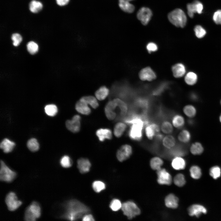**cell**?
<instances>
[{
    "instance_id": "cell-3",
    "label": "cell",
    "mask_w": 221,
    "mask_h": 221,
    "mask_svg": "<svg viewBox=\"0 0 221 221\" xmlns=\"http://www.w3.org/2000/svg\"><path fill=\"white\" fill-rule=\"evenodd\" d=\"M41 215V208L38 204L33 202L26 209L25 213V219L27 221H35Z\"/></svg>"
},
{
    "instance_id": "cell-35",
    "label": "cell",
    "mask_w": 221,
    "mask_h": 221,
    "mask_svg": "<svg viewBox=\"0 0 221 221\" xmlns=\"http://www.w3.org/2000/svg\"><path fill=\"white\" fill-rule=\"evenodd\" d=\"M161 129L164 133L166 134H171L173 131L172 124L167 120L162 122L161 125Z\"/></svg>"
},
{
    "instance_id": "cell-49",
    "label": "cell",
    "mask_w": 221,
    "mask_h": 221,
    "mask_svg": "<svg viewBox=\"0 0 221 221\" xmlns=\"http://www.w3.org/2000/svg\"><path fill=\"white\" fill-rule=\"evenodd\" d=\"M213 20L216 24H221V10H218L214 13Z\"/></svg>"
},
{
    "instance_id": "cell-25",
    "label": "cell",
    "mask_w": 221,
    "mask_h": 221,
    "mask_svg": "<svg viewBox=\"0 0 221 221\" xmlns=\"http://www.w3.org/2000/svg\"><path fill=\"white\" fill-rule=\"evenodd\" d=\"M126 128V124L122 122H119L115 125L114 130V135L117 138L121 137Z\"/></svg>"
},
{
    "instance_id": "cell-24",
    "label": "cell",
    "mask_w": 221,
    "mask_h": 221,
    "mask_svg": "<svg viewBox=\"0 0 221 221\" xmlns=\"http://www.w3.org/2000/svg\"><path fill=\"white\" fill-rule=\"evenodd\" d=\"M162 142L163 146L168 149H171L174 147L176 143L175 138L171 135L165 136L162 139Z\"/></svg>"
},
{
    "instance_id": "cell-12",
    "label": "cell",
    "mask_w": 221,
    "mask_h": 221,
    "mask_svg": "<svg viewBox=\"0 0 221 221\" xmlns=\"http://www.w3.org/2000/svg\"><path fill=\"white\" fill-rule=\"evenodd\" d=\"M188 14L191 18H192L194 13H197L201 14L203 10V6L202 4L198 1H195L192 3H189L187 5Z\"/></svg>"
},
{
    "instance_id": "cell-19",
    "label": "cell",
    "mask_w": 221,
    "mask_h": 221,
    "mask_svg": "<svg viewBox=\"0 0 221 221\" xmlns=\"http://www.w3.org/2000/svg\"><path fill=\"white\" fill-rule=\"evenodd\" d=\"M178 198L173 194L168 195L165 199V205L169 208H176L178 206Z\"/></svg>"
},
{
    "instance_id": "cell-48",
    "label": "cell",
    "mask_w": 221,
    "mask_h": 221,
    "mask_svg": "<svg viewBox=\"0 0 221 221\" xmlns=\"http://www.w3.org/2000/svg\"><path fill=\"white\" fill-rule=\"evenodd\" d=\"M137 105L142 108H146L148 107L147 101L144 99H139L136 101Z\"/></svg>"
},
{
    "instance_id": "cell-18",
    "label": "cell",
    "mask_w": 221,
    "mask_h": 221,
    "mask_svg": "<svg viewBox=\"0 0 221 221\" xmlns=\"http://www.w3.org/2000/svg\"><path fill=\"white\" fill-rule=\"evenodd\" d=\"M77 163V167L81 173H84L89 171L91 164L88 159L81 158L78 160Z\"/></svg>"
},
{
    "instance_id": "cell-11",
    "label": "cell",
    "mask_w": 221,
    "mask_h": 221,
    "mask_svg": "<svg viewBox=\"0 0 221 221\" xmlns=\"http://www.w3.org/2000/svg\"><path fill=\"white\" fill-rule=\"evenodd\" d=\"M118 106L115 99L109 101L107 104L104 110L106 115L108 119L113 120L116 118V114L114 110Z\"/></svg>"
},
{
    "instance_id": "cell-13",
    "label": "cell",
    "mask_w": 221,
    "mask_h": 221,
    "mask_svg": "<svg viewBox=\"0 0 221 221\" xmlns=\"http://www.w3.org/2000/svg\"><path fill=\"white\" fill-rule=\"evenodd\" d=\"M139 76L142 80L149 81L155 79L156 77L155 72L149 67L142 69L140 72Z\"/></svg>"
},
{
    "instance_id": "cell-33",
    "label": "cell",
    "mask_w": 221,
    "mask_h": 221,
    "mask_svg": "<svg viewBox=\"0 0 221 221\" xmlns=\"http://www.w3.org/2000/svg\"><path fill=\"white\" fill-rule=\"evenodd\" d=\"M191 152L194 155H199L204 151V148L202 144L198 142H196L192 144L190 148Z\"/></svg>"
},
{
    "instance_id": "cell-44",
    "label": "cell",
    "mask_w": 221,
    "mask_h": 221,
    "mask_svg": "<svg viewBox=\"0 0 221 221\" xmlns=\"http://www.w3.org/2000/svg\"><path fill=\"white\" fill-rule=\"evenodd\" d=\"M122 204L121 201L118 199H114L111 202L110 207L114 211H117L121 208Z\"/></svg>"
},
{
    "instance_id": "cell-39",
    "label": "cell",
    "mask_w": 221,
    "mask_h": 221,
    "mask_svg": "<svg viewBox=\"0 0 221 221\" xmlns=\"http://www.w3.org/2000/svg\"><path fill=\"white\" fill-rule=\"evenodd\" d=\"M191 176L194 179H198L201 176V175L200 168L196 166H192L190 169Z\"/></svg>"
},
{
    "instance_id": "cell-46",
    "label": "cell",
    "mask_w": 221,
    "mask_h": 221,
    "mask_svg": "<svg viewBox=\"0 0 221 221\" xmlns=\"http://www.w3.org/2000/svg\"><path fill=\"white\" fill-rule=\"evenodd\" d=\"M210 174L214 179L218 178L221 175V170L220 168L217 166L212 167L210 170Z\"/></svg>"
},
{
    "instance_id": "cell-26",
    "label": "cell",
    "mask_w": 221,
    "mask_h": 221,
    "mask_svg": "<svg viewBox=\"0 0 221 221\" xmlns=\"http://www.w3.org/2000/svg\"><path fill=\"white\" fill-rule=\"evenodd\" d=\"M172 122L174 126L178 129L183 127L185 123L184 118L179 114H176L173 116L172 118Z\"/></svg>"
},
{
    "instance_id": "cell-58",
    "label": "cell",
    "mask_w": 221,
    "mask_h": 221,
    "mask_svg": "<svg viewBox=\"0 0 221 221\" xmlns=\"http://www.w3.org/2000/svg\"><path fill=\"white\" fill-rule=\"evenodd\" d=\"M220 103H221V102H220Z\"/></svg>"
},
{
    "instance_id": "cell-47",
    "label": "cell",
    "mask_w": 221,
    "mask_h": 221,
    "mask_svg": "<svg viewBox=\"0 0 221 221\" xmlns=\"http://www.w3.org/2000/svg\"><path fill=\"white\" fill-rule=\"evenodd\" d=\"M11 39L13 41V45L15 46H18L22 41L21 36L18 33H15L12 35Z\"/></svg>"
},
{
    "instance_id": "cell-32",
    "label": "cell",
    "mask_w": 221,
    "mask_h": 221,
    "mask_svg": "<svg viewBox=\"0 0 221 221\" xmlns=\"http://www.w3.org/2000/svg\"><path fill=\"white\" fill-rule=\"evenodd\" d=\"M162 160L158 157H154L152 158L150 161L151 168L153 170L157 171L160 169L163 164Z\"/></svg>"
},
{
    "instance_id": "cell-53",
    "label": "cell",
    "mask_w": 221,
    "mask_h": 221,
    "mask_svg": "<svg viewBox=\"0 0 221 221\" xmlns=\"http://www.w3.org/2000/svg\"><path fill=\"white\" fill-rule=\"evenodd\" d=\"M57 4L59 6H62L66 5L69 0H56Z\"/></svg>"
},
{
    "instance_id": "cell-4",
    "label": "cell",
    "mask_w": 221,
    "mask_h": 221,
    "mask_svg": "<svg viewBox=\"0 0 221 221\" xmlns=\"http://www.w3.org/2000/svg\"><path fill=\"white\" fill-rule=\"evenodd\" d=\"M122 210L124 214L128 219H131L139 215L141 211L139 208L134 202L128 201L122 204Z\"/></svg>"
},
{
    "instance_id": "cell-21",
    "label": "cell",
    "mask_w": 221,
    "mask_h": 221,
    "mask_svg": "<svg viewBox=\"0 0 221 221\" xmlns=\"http://www.w3.org/2000/svg\"><path fill=\"white\" fill-rule=\"evenodd\" d=\"M15 145L14 142L6 138L1 142L0 147L5 153H8L12 151Z\"/></svg>"
},
{
    "instance_id": "cell-28",
    "label": "cell",
    "mask_w": 221,
    "mask_h": 221,
    "mask_svg": "<svg viewBox=\"0 0 221 221\" xmlns=\"http://www.w3.org/2000/svg\"><path fill=\"white\" fill-rule=\"evenodd\" d=\"M119 6L122 10L128 13H133L135 9L134 6L129 2H119Z\"/></svg>"
},
{
    "instance_id": "cell-51",
    "label": "cell",
    "mask_w": 221,
    "mask_h": 221,
    "mask_svg": "<svg viewBox=\"0 0 221 221\" xmlns=\"http://www.w3.org/2000/svg\"><path fill=\"white\" fill-rule=\"evenodd\" d=\"M166 86L165 84H163L161 85L157 89L154 91L153 94L154 95H158L160 94L166 88Z\"/></svg>"
},
{
    "instance_id": "cell-37",
    "label": "cell",
    "mask_w": 221,
    "mask_h": 221,
    "mask_svg": "<svg viewBox=\"0 0 221 221\" xmlns=\"http://www.w3.org/2000/svg\"><path fill=\"white\" fill-rule=\"evenodd\" d=\"M45 110L46 114L50 116H53L57 112V107L54 104H51L46 105L45 107Z\"/></svg>"
},
{
    "instance_id": "cell-30",
    "label": "cell",
    "mask_w": 221,
    "mask_h": 221,
    "mask_svg": "<svg viewBox=\"0 0 221 221\" xmlns=\"http://www.w3.org/2000/svg\"><path fill=\"white\" fill-rule=\"evenodd\" d=\"M197 79L196 74L194 72H188L184 78V80L187 84L189 85H193L196 83Z\"/></svg>"
},
{
    "instance_id": "cell-42",
    "label": "cell",
    "mask_w": 221,
    "mask_h": 221,
    "mask_svg": "<svg viewBox=\"0 0 221 221\" xmlns=\"http://www.w3.org/2000/svg\"><path fill=\"white\" fill-rule=\"evenodd\" d=\"M27 48L28 51L31 54H35L38 50V45L33 41H30L28 43Z\"/></svg>"
},
{
    "instance_id": "cell-15",
    "label": "cell",
    "mask_w": 221,
    "mask_h": 221,
    "mask_svg": "<svg viewBox=\"0 0 221 221\" xmlns=\"http://www.w3.org/2000/svg\"><path fill=\"white\" fill-rule=\"evenodd\" d=\"M75 109L77 111L83 114L88 115L91 113V110L88 104L81 99L76 103Z\"/></svg>"
},
{
    "instance_id": "cell-14",
    "label": "cell",
    "mask_w": 221,
    "mask_h": 221,
    "mask_svg": "<svg viewBox=\"0 0 221 221\" xmlns=\"http://www.w3.org/2000/svg\"><path fill=\"white\" fill-rule=\"evenodd\" d=\"M159 131V126L155 123L147 124L145 129V135L149 140L152 139L155 136L156 133H158Z\"/></svg>"
},
{
    "instance_id": "cell-54",
    "label": "cell",
    "mask_w": 221,
    "mask_h": 221,
    "mask_svg": "<svg viewBox=\"0 0 221 221\" xmlns=\"http://www.w3.org/2000/svg\"><path fill=\"white\" fill-rule=\"evenodd\" d=\"M156 139L158 141H160L163 138V135L160 133H158L156 134Z\"/></svg>"
},
{
    "instance_id": "cell-43",
    "label": "cell",
    "mask_w": 221,
    "mask_h": 221,
    "mask_svg": "<svg viewBox=\"0 0 221 221\" xmlns=\"http://www.w3.org/2000/svg\"><path fill=\"white\" fill-rule=\"evenodd\" d=\"M92 187L95 192H99L105 189V185L102 181H95L93 182Z\"/></svg>"
},
{
    "instance_id": "cell-34",
    "label": "cell",
    "mask_w": 221,
    "mask_h": 221,
    "mask_svg": "<svg viewBox=\"0 0 221 221\" xmlns=\"http://www.w3.org/2000/svg\"><path fill=\"white\" fill-rule=\"evenodd\" d=\"M27 146L29 149L33 152L37 151L39 148V145L37 140L33 138H31L28 141Z\"/></svg>"
},
{
    "instance_id": "cell-50",
    "label": "cell",
    "mask_w": 221,
    "mask_h": 221,
    "mask_svg": "<svg viewBox=\"0 0 221 221\" xmlns=\"http://www.w3.org/2000/svg\"><path fill=\"white\" fill-rule=\"evenodd\" d=\"M146 48L149 52H155L157 49V46L156 44L153 42H150L147 45Z\"/></svg>"
},
{
    "instance_id": "cell-16",
    "label": "cell",
    "mask_w": 221,
    "mask_h": 221,
    "mask_svg": "<svg viewBox=\"0 0 221 221\" xmlns=\"http://www.w3.org/2000/svg\"><path fill=\"white\" fill-rule=\"evenodd\" d=\"M96 134L99 141L102 142L106 139L110 140L112 138V131L107 128L99 129L96 131Z\"/></svg>"
},
{
    "instance_id": "cell-52",
    "label": "cell",
    "mask_w": 221,
    "mask_h": 221,
    "mask_svg": "<svg viewBox=\"0 0 221 221\" xmlns=\"http://www.w3.org/2000/svg\"><path fill=\"white\" fill-rule=\"evenodd\" d=\"M82 220L83 221H94L95 219L92 215L87 214L83 216Z\"/></svg>"
},
{
    "instance_id": "cell-57",
    "label": "cell",
    "mask_w": 221,
    "mask_h": 221,
    "mask_svg": "<svg viewBox=\"0 0 221 221\" xmlns=\"http://www.w3.org/2000/svg\"><path fill=\"white\" fill-rule=\"evenodd\" d=\"M219 120H220V122H221V114L220 116V117H219Z\"/></svg>"
},
{
    "instance_id": "cell-10",
    "label": "cell",
    "mask_w": 221,
    "mask_h": 221,
    "mask_svg": "<svg viewBox=\"0 0 221 221\" xmlns=\"http://www.w3.org/2000/svg\"><path fill=\"white\" fill-rule=\"evenodd\" d=\"M157 181L161 184L169 185L172 182V177L170 174L165 169H161L157 170Z\"/></svg>"
},
{
    "instance_id": "cell-9",
    "label": "cell",
    "mask_w": 221,
    "mask_h": 221,
    "mask_svg": "<svg viewBox=\"0 0 221 221\" xmlns=\"http://www.w3.org/2000/svg\"><path fill=\"white\" fill-rule=\"evenodd\" d=\"M152 15L151 10L149 8L142 7L137 12V17L144 25L148 24Z\"/></svg>"
},
{
    "instance_id": "cell-8",
    "label": "cell",
    "mask_w": 221,
    "mask_h": 221,
    "mask_svg": "<svg viewBox=\"0 0 221 221\" xmlns=\"http://www.w3.org/2000/svg\"><path fill=\"white\" fill-rule=\"evenodd\" d=\"M81 119L79 115H76L73 116L71 120H67L65 125L67 129L74 133L79 132L80 128Z\"/></svg>"
},
{
    "instance_id": "cell-23",
    "label": "cell",
    "mask_w": 221,
    "mask_h": 221,
    "mask_svg": "<svg viewBox=\"0 0 221 221\" xmlns=\"http://www.w3.org/2000/svg\"><path fill=\"white\" fill-rule=\"evenodd\" d=\"M186 163L184 159L180 157L174 158L172 162L173 167L176 170L183 169L185 167Z\"/></svg>"
},
{
    "instance_id": "cell-20",
    "label": "cell",
    "mask_w": 221,
    "mask_h": 221,
    "mask_svg": "<svg viewBox=\"0 0 221 221\" xmlns=\"http://www.w3.org/2000/svg\"><path fill=\"white\" fill-rule=\"evenodd\" d=\"M172 70L174 76L176 78L182 77L186 72L185 67L181 63H178L174 65L172 68Z\"/></svg>"
},
{
    "instance_id": "cell-40",
    "label": "cell",
    "mask_w": 221,
    "mask_h": 221,
    "mask_svg": "<svg viewBox=\"0 0 221 221\" xmlns=\"http://www.w3.org/2000/svg\"><path fill=\"white\" fill-rule=\"evenodd\" d=\"M173 181L175 184L178 187L183 186L186 182L184 176L181 173L177 174L175 176Z\"/></svg>"
},
{
    "instance_id": "cell-22",
    "label": "cell",
    "mask_w": 221,
    "mask_h": 221,
    "mask_svg": "<svg viewBox=\"0 0 221 221\" xmlns=\"http://www.w3.org/2000/svg\"><path fill=\"white\" fill-rule=\"evenodd\" d=\"M109 90L105 86L100 87L95 92L96 98L99 100L102 101L105 99L109 95Z\"/></svg>"
},
{
    "instance_id": "cell-7",
    "label": "cell",
    "mask_w": 221,
    "mask_h": 221,
    "mask_svg": "<svg viewBox=\"0 0 221 221\" xmlns=\"http://www.w3.org/2000/svg\"><path fill=\"white\" fill-rule=\"evenodd\" d=\"M132 153V148L131 146L129 144H125L118 150L116 157L119 161L122 162L129 158Z\"/></svg>"
},
{
    "instance_id": "cell-17",
    "label": "cell",
    "mask_w": 221,
    "mask_h": 221,
    "mask_svg": "<svg viewBox=\"0 0 221 221\" xmlns=\"http://www.w3.org/2000/svg\"><path fill=\"white\" fill-rule=\"evenodd\" d=\"M189 215L191 216H195L198 217L202 214H206L207 210L203 206L198 204H194L188 209Z\"/></svg>"
},
{
    "instance_id": "cell-38",
    "label": "cell",
    "mask_w": 221,
    "mask_h": 221,
    "mask_svg": "<svg viewBox=\"0 0 221 221\" xmlns=\"http://www.w3.org/2000/svg\"><path fill=\"white\" fill-rule=\"evenodd\" d=\"M118 106L119 108L120 114L122 115H125L127 113L128 107L126 103L118 98L115 99Z\"/></svg>"
},
{
    "instance_id": "cell-31",
    "label": "cell",
    "mask_w": 221,
    "mask_h": 221,
    "mask_svg": "<svg viewBox=\"0 0 221 221\" xmlns=\"http://www.w3.org/2000/svg\"><path fill=\"white\" fill-rule=\"evenodd\" d=\"M191 134L188 131L183 130L179 134L178 138L180 142L184 143H187L189 142L191 139Z\"/></svg>"
},
{
    "instance_id": "cell-2",
    "label": "cell",
    "mask_w": 221,
    "mask_h": 221,
    "mask_svg": "<svg viewBox=\"0 0 221 221\" xmlns=\"http://www.w3.org/2000/svg\"><path fill=\"white\" fill-rule=\"evenodd\" d=\"M168 17L169 21L177 27L183 28L186 25L187 19L184 12L180 9H176L170 12Z\"/></svg>"
},
{
    "instance_id": "cell-6",
    "label": "cell",
    "mask_w": 221,
    "mask_h": 221,
    "mask_svg": "<svg viewBox=\"0 0 221 221\" xmlns=\"http://www.w3.org/2000/svg\"><path fill=\"white\" fill-rule=\"evenodd\" d=\"M5 202L9 210L13 211L17 209L22 204V202L18 200L15 193L9 192L6 196Z\"/></svg>"
},
{
    "instance_id": "cell-55",
    "label": "cell",
    "mask_w": 221,
    "mask_h": 221,
    "mask_svg": "<svg viewBox=\"0 0 221 221\" xmlns=\"http://www.w3.org/2000/svg\"><path fill=\"white\" fill-rule=\"evenodd\" d=\"M190 98L193 100L195 101L197 100L198 99L197 95L194 93L190 95Z\"/></svg>"
},
{
    "instance_id": "cell-29",
    "label": "cell",
    "mask_w": 221,
    "mask_h": 221,
    "mask_svg": "<svg viewBox=\"0 0 221 221\" xmlns=\"http://www.w3.org/2000/svg\"><path fill=\"white\" fill-rule=\"evenodd\" d=\"M43 7L42 3L35 0L32 1L29 4L30 10L33 13H37L40 11Z\"/></svg>"
},
{
    "instance_id": "cell-36",
    "label": "cell",
    "mask_w": 221,
    "mask_h": 221,
    "mask_svg": "<svg viewBox=\"0 0 221 221\" xmlns=\"http://www.w3.org/2000/svg\"><path fill=\"white\" fill-rule=\"evenodd\" d=\"M183 112L184 114L189 118L194 117L196 114V110L195 108L192 105H187L183 108Z\"/></svg>"
},
{
    "instance_id": "cell-5",
    "label": "cell",
    "mask_w": 221,
    "mask_h": 221,
    "mask_svg": "<svg viewBox=\"0 0 221 221\" xmlns=\"http://www.w3.org/2000/svg\"><path fill=\"white\" fill-rule=\"evenodd\" d=\"M0 164V180L7 182L13 181L16 177V172L10 169L3 161H1Z\"/></svg>"
},
{
    "instance_id": "cell-45",
    "label": "cell",
    "mask_w": 221,
    "mask_h": 221,
    "mask_svg": "<svg viewBox=\"0 0 221 221\" xmlns=\"http://www.w3.org/2000/svg\"><path fill=\"white\" fill-rule=\"evenodd\" d=\"M194 31L196 37L199 38L204 37L206 33L205 30L200 25L196 26L194 28Z\"/></svg>"
},
{
    "instance_id": "cell-27",
    "label": "cell",
    "mask_w": 221,
    "mask_h": 221,
    "mask_svg": "<svg viewBox=\"0 0 221 221\" xmlns=\"http://www.w3.org/2000/svg\"><path fill=\"white\" fill-rule=\"evenodd\" d=\"M80 99L94 109L97 108L99 106V103L96 98L93 96H84Z\"/></svg>"
},
{
    "instance_id": "cell-41",
    "label": "cell",
    "mask_w": 221,
    "mask_h": 221,
    "mask_svg": "<svg viewBox=\"0 0 221 221\" xmlns=\"http://www.w3.org/2000/svg\"><path fill=\"white\" fill-rule=\"evenodd\" d=\"M60 163L61 166L65 168H68L71 166L72 161L70 158L67 155H64L60 160Z\"/></svg>"
},
{
    "instance_id": "cell-56",
    "label": "cell",
    "mask_w": 221,
    "mask_h": 221,
    "mask_svg": "<svg viewBox=\"0 0 221 221\" xmlns=\"http://www.w3.org/2000/svg\"><path fill=\"white\" fill-rule=\"evenodd\" d=\"M134 0H119V2H129L130 1H133Z\"/></svg>"
},
{
    "instance_id": "cell-1",
    "label": "cell",
    "mask_w": 221,
    "mask_h": 221,
    "mask_svg": "<svg viewBox=\"0 0 221 221\" xmlns=\"http://www.w3.org/2000/svg\"><path fill=\"white\" fill-rule=\"evenodd\" d=\"M65 212L63 218L70 220H75L81 218L90 212L89 208L79 201L71 200L65 205Z\"/></svg>"
}]
</instances>
